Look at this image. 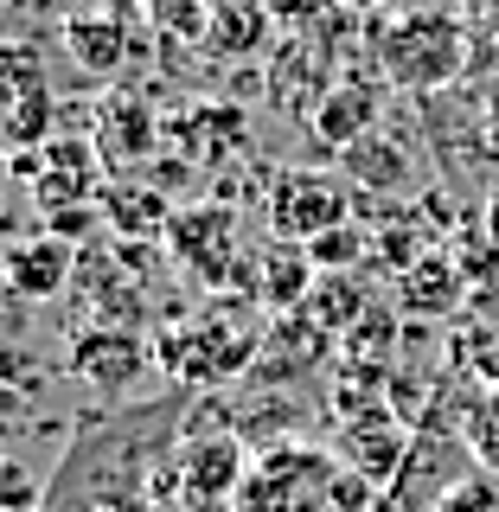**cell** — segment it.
<instances>
[{
  "label": "cell",
  "instance_id": "cell-18",
  "mask_svg": "<svg viewBox=\"0 0 499 512\" xmlns=\"http://www.w3.org/2000/svg\"><path fill=\"white\" fill-rule=\"evenodd\" d=\"M263 295H269V308H308V295H314V256H308V244H288V250L269 256Z\"/></svg>",
  "mask_w": 499,
  "mask_h": 512
},
{
  "label": "cell",
  "instance_id": "cell-28",
  "mask_svg": "<svg viewBox=\"0 0 499 512\" xmlns=\"http://www.w3.org/2000/svg\"><path fill=\"white\" fill-rule=\"evenodd\" d=\"M468 352H474V372L487 378V384H499V333H487V327H480L474 340H468Z\"/></svg>",
  "mask_w": 499,
  "mask_h": 512
},
{
  "label": "cell",
  "instance_id": "cell-15",
  "mask_svg": "<svg viewBox=\"0 0 499 512\" xmlns=\"http://www.w3.org/2000/svg\"><path fill=\"white\" fill-rule=\"evenodd\" d=\"M7 71H13V96H20V109H13V141H39L45 128H52V90H45V77H39V64H32L26 45H13V58H7Z\"/></svg>",
  "mask_w": 499,
  "mask_h": 512
},
{
  "label": "cell",
  "instance_id": "cell-27",
  "mask_svg": "<svg viewBox=\"0 0 499 512\" xmlns=\"http://www.w3.org/2000/svg\"><path fill=\"white\" fill-rule=\"evenodd\" d=\"M96 212H103V205H64V212H45V224H52V237L71 244V237H84L96 224Z\"/></svg>",
  "mask_w": 499,
  "mask_h": 512
},
{
  "label": "cell",
  "instance_id": "cell-3",
  "mask_svg": "<svg viewBox=\"0 0 499 512\" xmlns=\"http://www.w3.org/2000/svg\"><path fill=\"white\" fill-rule=\"evenodd\" d=\"M346 205H352V192L340 180H327V173H282L269 186V231L282 244H314L320 231L346 224Z\"/></svg>",
  "mask_w": 499,
  "mask_h": 512
},
{
  "label": "cell",
  "instance_id": "cell-21",
  "mask_svg": "<svg viewBox=\"0 0 499 512\" xmlns=\"http://www.w3.org/2000/svg\"><path fill=\"white\" fill-rule=\"evenodd\" d=\"M263 13H256V0H224V7L212 13V32H205V39L218 45V52H244L250 39H263Z\"/></svg>",
  "mask_w": 499,
  "mask_h": 512
},
{
  "label": "cell",
  "instance_id": "cell-19",
  "mask_svg": "<svg viewBox=\"0 0 499 512\" xmlns=\"http://www.w3.org/2000/svg\"><path fill=\"white\" fill-rule=\"evenodd\" d=\"M308 308L320 327H333V333H352L365 320V288H352L346 276H320L314 282V295H308Z\"/></svg>",
  "mask_w": 499,
  "mask_h": 512
},
{
  "label": "cell",
  "instance_id": "cell-25",
  "mask_svg": "<svg viewBox=\"0 0 499 512\" xmlns=\"http://www.w3.org/2000/svg\"><path fill=\"white\" fill-rule=\"evenodd\" d=\"M346 346L352 352L365 346V352H378V359H391V314H384V308H365V320L346 333Z\"/></svg>",
  "mask_w": 499,
  "mask_h": 512
},
{
  "label": "cell",
  "instance_id": "cell-1",
  "mask_svg": "<svg viewBox=\"0 0 499 512\" xmlns=\"http://www.w3.org/2000/svg\"><path fill=\"white\" fill-rule=\"evenodd\" d=\"M378 480L314 442H276L250 461L231 512H378Z\"/></svg>",
  "mask_w": 499,
  "mask_h": 512
},
{
  "label": "cell",
  "instance_id": "cell-5",
  "mask_svg": "<svg viewBox=\"0 0 499 512\" xmlns=\"http://www.w3.org/2000/svg\"><path fill=\"white\" fill-rule=\"evenodd\" d=\"M173 250H180L186 269H199L205 282H224L231 276V256H237V224H231V205H186L173 212Z\"/></svg>",
  "mask_w": 499,
  "mask_h": 512
},
{
  "label": "cell",
  "instance_id": "cell-17",
  "mask_svg": "<svg viewBox=\"0 0 499 512\" xmlns=\"http://www.w3.org/2000/svg\"><path fill=\"white\" fill-rule=\"evenodd\" d=\"M340 160L352 167V180H359V186H372V192H397V186L410 180V154L397 148L391 135H378V128L359 141V148H346Z\"/></svg>",
  "mask_w": 499,
  "mask_h": 512
},
{
  "label": "cell",
  "instance_id": "cell-14",
  "mask_svg": "<svg viewBox=\"0 0 499 512\" xmlns=\"http://www.w3.org/2000/svg\"><path fill=\"white\" fill-rule=\"evenodd\" d=\"M103 218L116 224L128 244H148L154 231H173V212L154 186H109L103 192Z\"/></svg>",
  "mask_w": 499,
  "mask_h": 512
},
{
  "label": "cell",
  "instance_id": "cell-2",
  "mask_svg": "<svg viewBox=\"0 0 499 512\" xmlns=\"http://www.w3.org/2000/svg\"><path fill=\"white\" fill-rule=\"evenodd\" d=\"M372 58L397 90H442L468 64V32L442 7H391L372 20Z\"/></svg>",
  "mask_w": 499,
  "mask_h": 512
},
{
  "label": "cell",
  "instance_id": "cell-29",
  "mask_svg": "<svg viewBox=\"0 0 499 512\" xmlns=\"http://www.w3.org/2000/svg\"><path fill=\"white\" fill-rule=\"evenodd\" d=\"M333 7H378V0H333Z\"/></svg>",
  "mask_w": 499,
  "mask_h": 512
},
{
  "label": "cell",
  "instance_id": "cell-7",
  "mask_svg": "<svg viewBox=\"0 0 499 512\" xmlns=\"http://www.w3.org/2000/svg\"><path fill=\"white\" fill-rule=\"evenodd\" d=\"M250 352H256L250 333H218V327H205V320L160 340V359H167V372H180V378H224V372H237Z\"/></svg>",
  "mask_w": 499,
  "mask_h": 512
},
{
  "label": "cell",
  "instance_id": "cell-20",
  "mask_svg": "<svg viewBox=\"0 0 499 512\" xmlns=\"http://www.w3.org/2000/svg\"><path fill=\"white\" fill-rule=\"evenodd\" d=\"M308 256H314L320 276H346L359 256H372V237H365L359 224H333V231H320L314 244H308Z\"/></svg>",
  "mask_w": 499,
  "mask_h": 512
},
{
  "label": "cell",
  "instance_id": "cell-26",
  "mask_svg": "<svg viewBox=\"0 0 499 512\" xmlns=\"http://www.w3.org/2000/svg\"><path fill=\"white\" fill-rule=\"evenodd\" d=\"M0 500H7V512H32V506H39V487H32V474L20 468V461H7V474H0Z\"/></svg>",
  "mask_w": 499,
  "mask_h": 512
},
{
  "label": "cell",
  "instance_id": "cell-9",
  "mask_svg": "<svg viewBox=\"0 0 499 512\" xmlns=\"http://www.w3.org/2000/svg\"><path fill=\"white\" fill-rule=\"evenodd\" d=\"M160 141V122H154V103H141V96H103L96 103V154L128 167V160L154 154Z\"/></svg>",
  "mask_w": 499,
  "mask_h": 512
},
{
  "label": "cell",
  "instance_id": "cell-24",
  "mask_svg": "<svg viewBox=\"0 0 499 512\" xmlns=\"http://www.w3.org/2000/svg\"><path fill=\"white\" fill-rule=\"evenodd\" d=\"M436 512H499L493 474H468V480H455V487H442L436 493Z\"/></svg>",
  "mask_w": 499,
  "mask_h": 512
},
{
  "label": "cell",
  "instance_id": "cell-23",
  "mask_svg": "<svg viewBox=\"0 0 499 512\" xmlns=\"http://www.w3.org/2000/svg\"><path fill=\"white\" fill-rule=\"evenodd\" d=\"M468 455L480 474H499V384H487V397L468 410Z\"/></svg>",
  "mask_w": 499,
  "mask_h": 512
},
{
  "label": "cell",
  "instance_id": "cell-11",
  "mask_svg": "<svg viewBox=\"0 0 499 512\" xmlns=\"http://www.w3.org/2000/svg\"><path fill=\"white\" fill-rule=\"evenodd\" d=\"M71 263H77V250L64 244V237H32V244H20L7 256V288L20 301H52L64 282H71Z\"/></svg>",
  "mask_w": 499,
  "mask_h": 512
},
{
  "label": "cell",
  "instance_id": "cell-16",
  "mask_svg": "<svg viewBox=\"0 0 499 512\" xmlns=\"http://www.w3.org/2000/svg\"><path fill=\"white\" fill-rule=\"evenodd\" d=\"M404 308L410 314H455L461 308V269L448 256H423L416 269H404Z\"/></svg>",
  "mask_w": 499,
  "mask_h": 512
},
{
  "label": "cell",
  "instance_id": "cell-6",
  "mask_svg": "<svg viewBox=\"0 0 499 512\" xmlns=\"http://www.w3.org/2000/svg\"><path fill=\"white\" fill-rule=\"evenodd\" d=\"M71 372L90 378L103 397H122L128 384L148 372V346L122 327H103V333H77L71 340Z\"/></svg>",
  "mask_w": 499,
  "mask_h": 512
},
{
  "label": "cell",
  "instance_id": "cell-10",
  "mask_svg": "<svg viewBox=\"0 0 499 512\" xmlns=\"http://www.w3.org/2000/svg\"><path fill=\"white\" fill-rule=\"evenodd\" d=\"M96 141H45V180H39V205L64 212V205H90L96 199Z\"/></svg>",
  "mask_w": 499,
  "mask_h": 512
},
{
  "label": "cell",
  "instance_id": "cell-13",
  "mask_svg": "<svg viewBox=\"0 0 499 512\" xmlns=\"http://www.w3.org/2000/svg\"><path fill=\"white\" fill-rule=\"evenodd\" d=\"M64 45H71V58L90 77H116L122 58H128V32H122L116 13H71L64 20Z\"/></svg>",
  "mask_w": 499,
  "mask_h": 512
},
{
  "label": "cell",
  "instance_id": "cell-8",
  "mask_svg": "<svg viewBox=\"0 0 499 512\" xmlns=\"http://www.w3.org/2000/svg\"><path fill=\"white\" fill-rule=\"evenodd\" d=\"M378 109H384L378 84H333L314 103V141L320 148H340V154L359 148V141L378 128Z\"/></svg>",
  "mask_w": 499,
  "mask_h": 512
},
{
  "label": "cell",
  "instance_id": "cell-22",
  "mask_svg": "<svg viewBox=\"0 0 499 512\" xmlns=\"http://www.w3.org/2000/svg\"><path fill=\"white\" fill-rule=\"evenodd\" d=\"M141 13H148L167 39H205V32H212V7H205V0H141Z\"/></svg>",
  "mask_w": 499,
  "mask_h": 512
},
{
  "label": "cell",
  "instance_id": "cell-12",
  "mask_svg": "<svg viewBox=\"0 0 499 512\" xmlns=\"http://www.w3.org/2000/svg\"><path fill=\"white\" fill-rule=\"evenodd\" d=\"M404 429L391 423V416H372V423H346V461L359 468L365 480H378V487H391L397 474H404Z\"/></svg>",
  "mask_w": 499,
  "mask_h": 512
},
{
  "label": "cell",
  "instance_id": "cell-4",
  "mask_svg": "<svg viewBox=\"0 0 499 512\" xmlns=\"http://www.w3.org/2000/svg\"><path fill=\"white\" fill-rule=\"evenodd\" d=\"M250 474V455L237 436H205V442H186L180 455V493H186V512H218L224 500H237Z\"/></svg>",
  "mask_w": 499,
  "mask_h": 512
}]
</instances>
